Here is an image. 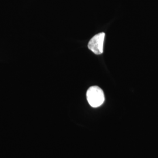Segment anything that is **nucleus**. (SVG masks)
<instances>
[{
  "instance_id": "nucleus-1",
  "label": "nucleus",
  "mask_w": 158,
  "mask_h": 158,
  "mask_svg": "<svg viewBox=\"0 0 158 158\" xmlns=\"http://www.w3.org/2000/svg\"><path fill=\"white\" fill-rule=\"evenodd\" d=\"M87 100L91 107L97 108L101 106L105 100L104 92L98 86L90 87L86 93Z\"/></svg>"
},
{
  "instance_id": "nucleus-2",
  "label": "nucleus",
  "mask_w": 158,
  "mask_h": 158,
  "mask_svg": "<svg viewBox=\"0 0 158 158\" xmlns=\"http://www.w3.org/2000/svg\"><path fill=\"white\" fill-rule=\"evenodd\" d=\"M105 33L101 32L94 35L88 44L89 49L96 55H101L103 53V46L105 38Z\"/></svg>"
}]
</instances>
